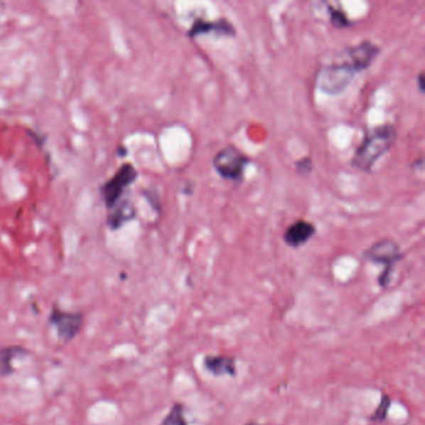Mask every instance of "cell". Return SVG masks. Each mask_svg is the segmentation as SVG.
<instances>
[{
    "mask_svg": "<svg viewBox=\"0 0 425 425\" xmlns=\"http://www.w3.org/2000/svg\"><path fill=\"white\" fill-rule=\"evenodd\" d=\"M210 33L233 36H235V29H233L232 24L226 19H220L217 21H203L198 19L193 23V26L188 31V36H198L201 34H210Z\"/></svg>",
    "mask_w": 425,
    "mask_h": 425,
    "instance_id": "cell-11",
    "label": "cell"
},
{
    "mask_svg": "<svg viewBox=\"0 0 425 425\" xmlns=\"http://www.w3.org/2000/svg\"><path fill=\"white\" fill-rule=\"evenodd\" d=\"M380 54V48L373 44L372 41H365L360 43L358 45L352 46L345 49L343 55V60L355 71L365 70L370 68L377 55Z\"/></svg>",
    "mask_w": 425,
    "mask_h": 425,
    "instance_id": "cell-7",
    "label": "cell"
},
{
    "mask_svg": "<svg viewBox=\"0 0 425 425\" xmlns=\"http://www.w3.org/2000/svg\"><path fill=\"white\" fill-rule=\"evenodd\" d=\"M312 167H313V163L311 161V158L309 157H304L302 160H299L297 163H296V168H297V171L299 173H309L312 171Z\"/></svg>",
    "mask_w": 425,
    "mask_h": 425,
    "instance_id": "cell-16",
    "label": "cell"
},
{
    "mask_svg": "<svg viewBox=\"0 0 425 425\" xmlns=\"http://www.w3.org/2000/svg\"><path fill=\"white\" fill-rule=\"evenodd\" d=\"M160 425H188L185 418V407L183 403H173V408L162 419Z\"/></svg>",
    "mask_w": 425,
    "mask_h": 425,
    "instance_id": "cell-13",
    "label": "cell"
},
{
    "mask_svg": "<svg viewBox=\"0 0 425 425\" xmlns=\"http://www.w3.org/2000/svg\"><path fill=\"white\" fill-rule=\"evenodd\" d=\"M329 11H330V21L335 28L340 29V28H347V26H352V21H350V19L347 18L343 11H337L333 8H329Z\"/></svg>",
    "mask_w": 425,
    "mask_h": 425,
    "instance_id": "cell-15",
    "label": "cell"
},
{
    "mask_svg": "<svg viewBox=\"0 0 425 425\" xmlns=\"http://www.w3.org/2000/svg\"><path fill=\"white\" fill-rule=\"evenodd\" d=\"M397 141V130L385 124L365 132V139L352 158V166L363 173H370L375 162L389 151Z\"/></svg>",
    "mask_w": 425,
    "mask_h": 425,
    "instance_id": "cell-1",
    "label": "cell"
},
{
    "mask_svg": "<svg viewBox=\"0 0 425 425\" xmlns=\"http://www.w3.org/2000/svg\"><path fill=\"white\" fill-rule=\"evenodd\" d=\"M365 259L373 264L384 266V271L380 274L378 282L382 289H387L389 286L395 264L403 259V253L400 251L398 243L389 238H384L375 242L372 247L365 251Z\"/></svg>",
    "mask_w": 425,
    "mask_h": 425,
    "instance_id": "cell-2",
    "label": "cell"
},
{
    "mask_svg": "<svg viewBox=\"0 0 425 425\" xmlns=\"http://www.w3.org/2000/svg\"><path fill=\"white\" fill-rule=\"evenodd\" d=\"M390 404H392V399H390L389 395L387 394V393H383L382 398H380V404L375 408L373 414L370 416V421H375V423H383V421H385V419L388 418Z\"/></svg>",
    "mask_w": 425,
    "mask_h": 425,
    "instance_id": "cell-14",
    "label": "cell"
},
{
    "mask_svg": "<svg viewBox=\"0 0 425 425\" xmlns=\"http://www.w3.org/2000/svg\"><path fill=\"white\" fill-rule=\"evenodd\" d=\"M31 355L26 347L19 345H6L0 348V378H9L16 373L14 362Z\"/></svg>",
    "mask_w": 425,
    "mask_h": 425,
    "instance_id": "cell-9",
    "label": "cell"
},
{
    "mask_svg": "<svg viewBox=\"0 0 425 425\" xmlns=\"http://www.w3.org/2000/svg\"><path fill=\"white\" fill-rule=\"evenodd\" d=\"M137 178L136 168L132 163L122 165L110 180L102 185V201L109 210H112L117 203H120L122 193L130 185L135 183Z\"/></svg>",
    "mask_w": 425,
    "mask_h": 425,
    "instance_id": "cell-6",
    "label": "cell"
},
{
    "mask_svg": "<svg viewBox=\"0 0 425 425\" xmlns=\"http://www.w3.org/2000/svg\"><path fill=\"white\" fill-rule=\"evenodd\" d=\"M136 210L132 206L131 203L124 201V203H117L114 208L110 210V216H109V225L112 230H117L122 227L124 223L131 221L135 217Z\"/></svg>",
    "mask_w": 425,
    "mask_h": 425,
    "instance_id": "cell-12",
    "label": "cell"
},
{
    "mask_svg": "<svg viewBox=\"0 0 425 425\" xmlns=\"http://www.w3.org/2000/svg\"><path fill=\"white\" fill-rule=\"evenodd\" d=\"M244 425H259L257 421H248L247 424Z\"/></svg>",
    "mask_w": 425,
    "mask_h": 425,
    "instance_id": "cell-18",
    "label": "cell"
},
{
    "mask_svg": "<svg viewBox=\"0 0 425 425\" xmlns=\"http://www.w3.org/2000/svg\"><path fill=\"white\" fill-rule=\"evenodd\" d=\"M85 314L81 311H66L54 304L51 307L48 323L55 329L56 337L63 345H69L80 334L84 327Z\"/></svg>",
    "mask_w": 425,
    "mask_h": 425,
    "instance_id": "cell-3",
    "label": "cell"
},
{
    "mask_svg": "<svg viewBox=\"0 0 425 425\" xmlns=\"http://www.w3.org/2000/svg\"><path fill=\"white\" fill-rule=\"evenodd\" d=\"M248 158L244 154L233 146L223 147L213 158V167L221 178L238 181L243 178Z\"/></svg>",
    "mask_w": 425,
    "mask_h": 425,
    "instance_id": "cell-5",
    "label": "cell"
},
{
    "mask_svg": "<svg viewBox=\"0 0 425 425\" xmlns=\"http://www.w3.org/2000/svg\"><path fill=\"white\" fill-rule=\"evenodd\" d=\"M355 74L357 72L343 59H340L319 71L317 87L329 95H337L350 85Z\"/></svg>",
    "mask_w": 425,
    "mask_h": 425,
    "instance_id": "cell-4",
    "label": "cell"
},
{
    "mask_svg": "<svg viewBox=\"0 0 425 425\" xmlns=\"http://www.w3.org/2000/svg\"><path fill=\"white\" fill-rule=\"evenodd\" d=\"M423 72H420L419 76H418V85H419V90L420 92H424V87H423Z\"/></svg>",
    "mask_w": 425,
    "mask_h": 425,
    "instance_id": "cell-17",
    "label": "cell"
},
{
    "mask_svg": "<svg viewBox=\"0 0 425 425\" xmlns=\"http://www.w3.org/2000/svg\"><path fill=\"white\" fill-rule=\"evenodd\" d=\"M203 368L215 377H236V358L227 355H206L203 360Z\"/></svg>",
    "mask_w": 425,
    "mask_h": 425,
    "instance_id": "cell-8",
    "label": "cell"
},
{
    "mask_svg": "<svg viewBox=\"0 0 425 425\" xmlns=\"http://www.w3.org/2000/svg\"><path fill=\"white\" fill-rule=\"evenodd\" d=\"M316 233V227L307 221H296L292 223L284 232V240L289 247H301L304 243L308 242Z\"/></svg>",
    "mask_w": 425,
    "mask_h": 425,
    "instance_id": "cell-10",
    "label": "cell"
}]
</instances>
